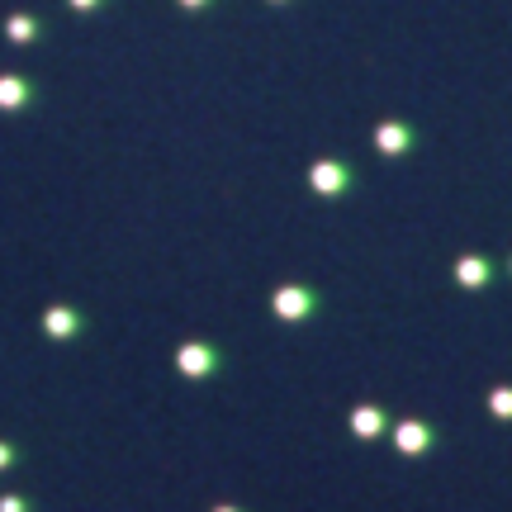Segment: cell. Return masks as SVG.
Wrapping results in <instances>:
<instances>
[{"label":"cell","mask_w":512,"mask_h":512,"mask_svg":"<svg viewBox=\"0 0 512 512\" xmlns=\"http://www.w3.org/2000/svg\"><path fill=\"white\" fill-rule=\"evenodd\" d=\"M0 34H5V43H10V48H34V43H43V38H48V19L34 15V10H15V15H5Z\"/></svg>","instance_id":"cell-2"},{"label":"cell","mask_w":512,"mask_h":512,"mask_svg":"<svg viewBox=\"0 0 512 512\" xmlns=\"http://www.w3.org/2000/svg\"><path fill=\"white\" fill-rule=\"evenodd\" d=\"M413 143H418V128L408 119H389V124L375 128V147L384 157H403V152H413Z\"/></svg>","instance_id":"cell-3"},{"label":"cell","mask_w":512,"mask_h":512,"mask_svg":"<svg viewBox=\"0 0 512 512\" xmlns=\"http://www.w3.org/2000/svg\"><path fill=\"white\" fill-rule=\"evenodd\" d=\"M266 5H290V0H266Z\"/></svg>","instance_id":"cell-7"},{"label":"cell","mask_w":512,"mask_h":512,"mask_svg":"<svg viewBox=\"0 0 512 512\" xmlns=\"http://www.w3.org/2000/svg\"><path fill=\"white\" fill-rule=\"evenodd\" d=\"M105 5H110V0H67V10H72V15H100Z\"/></svg>","instance_id":"cell-5"},{"label":"cell","mask_w":512,"mask_h":512,"mask_svg":"<svg viewBox=\"0 0 512 512\" xmlns=\"http://www.w3.org/2000/svg\"><path fill=\"white\" fill-rule=\"evenodd\" d=\"M43 100L38 76L29 72H0V114H29Z\"/></svg>","instance_id":"cell-1"},{"label":"cell","mask_w":512,"mask_h":512,"mask_svg":"<svg viewBox=\"0 0 512 512\" xmlns=\"http://www.w3.org/2000/svg\"><path fill=\"white\" fill-rule=\"evenodd\" d=\"M176 5H181L185 15H204V10H214L219 0H176Z\"/></svg>","instance_id":"cell-6"},{"label":"cell","mask_w":512,"mask_h":512,"mask_svg":"<svg viewBox=\"0 0 512 512\" xmlns=\"http://www.w3.org/2000/svg\"><path fill=\"white\" fill-rule=\"evenodd\" d=\"M309 181H313V190H318V195H342V190L356 181V171H351L347 162H318L309 171Z\"/></svg>","instance_id":"cell-4"}]
</instances>
